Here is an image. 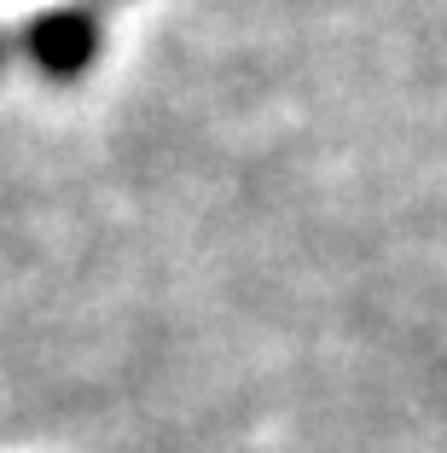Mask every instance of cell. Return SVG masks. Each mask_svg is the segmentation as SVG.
<instances>
[{"label":"cell","mask_w":447,"mask_h":453,"mask_svg":"<svg viewBox=\"0 0 447 453\" xmlns=\"http://www.w3.org/2000/svg\"><path fill=\"white\" fill-rule=\"evenodd\" d=\"M18 47H24V65L35 76L58 81H81L99 53H105V12L93 6V0H65V6H47L35 12L29 24H18Z\"/></svg>","instance_id":"6da1fadb"},{"label":"cell","mask_w":447,"mask_h":453,"mask_svg":"<svg viewBox=\"0 0 447 453\" xmlns=\"http://www.w3.org/2000/svg\"><path fill=\"white\" fill-rule=\"evenodd\" d=\"M18 58H24V47H18V29H0V70L18 65Z\"/></svg>","instance_id":"7a4b0ae2"},{"label":"cell","mask_w":447,"mask_h":453,"mask_svg":"<svg viewBox=\"0 0 447 453\" xmlns=\"http://www.w3.org/2000/svg\"><path fill=\"white\" fill-rule=\"evenodd\" d=\"M93 6H117V0H93Z\"/></svg>","instance_id":"3957f363"}]
</instances>
